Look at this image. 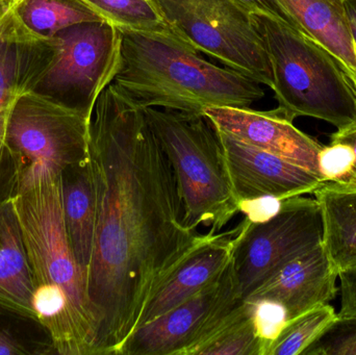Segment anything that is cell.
I'll return each instance as SVG.
<instances>
[{"instance_id":"8fae6325","label":"cell","mask_w":356,"mask_h":355,"mask_svg":"<svg viewBox=\"0 0 356 355\" xmlns=\"http://www.w3.org/2000/svg\"><path fill=\"white\" fill-rule=\"evenodd\" d=\"M58 44L56 38L44 39L25 28L12 10L0 18V200L10 199L4 133L15 100L29 92L52 64Z\"/></svg>"},{"instance_id":"7c38bea8","label":"cell","mask_w":356,"mask_h":355,"mask_svg":"<svg viewBox=\"0 0 356 355\" xmlns=\"http://www.w3.org/2000/svg\"><path fill=\"white\" fill-rule=\"evenodd\" d=\"M216 131L236 201L261 196L284 200L314 193L325 183L323 177L303 167Z\"/></svg>"},{"instance_id":"83f0119b","label":"cell","mask_w":356,"mask_h":355,"mask_svg":"<svg viewBox=\"0 0 356 355\" xmlns=\"http://www.w3.org/2000/svg\"><path fill=\"white\" fill-rule=\"evenodd\" d=\"M284 200L274 196H261L238 201V213L253 224L268 222L280 212Z\"/></svg>"},{"instance_id":"e0dca14e","label":"cell","mask_w":356,"mask_h":355,"mask_svg":"<svg viewBox=\"0 0 356 355\" xmlns=\"http://www.w3.org/2000/svg\"><path fill=\"white\" fill-rule=\"evenodd\" d=\"M60 195L67 237L77 262L87 275L96 227L95 188L89 158L60 173Z\"/></svg>"},{"instance_id":"ffe728a7","label":"cell","mask_w":356,"mask_h":355,"mask_svg":"<svg viewBox=\"0 0 356 355\" xmlns=\"http://www.w3.org/2000/svg\"><path fill=\"white\" fill-rule=\"evenodd\" d=\"M186 355H266L251 316V304L240 299Z\"/></svg>"},{"instance_id":"603a6c76","label":"cell","mask_w":356,"mask_h":355,"mask_svg":"<svg viewBox=\"0 0 356 355\" xmlns=\"http://www.w3.org/2000/svg\"><path fill=\"white\" fill-rule=\"evenodd\" d=\"M337 318L336 310L324 304L292 319L274 342L269 355H302Z\"/></svg>"},{"instance_id":"5bb4252c","label":"cell","mask_w":356,"mask_h":355,"mask_svg":"<svg viewBox=\"0 0 356 355\" xmlns=\"http://www.w3.org/2000/svg\"><path fill=\"white\" fill-rule=\"evenodd\" d=\"M234 235L236 229L223 233L209 231L150 298L138 327L158 318L217 281L232 262Z\"/></svg>"},{"instance_id":"7402d4cb","label":"cell","mask_w":356,"mask_h":355,"mask_svg":"<svg viewBox=\"0 0 356 355\" xmlns=\"http://www.w3.org/2000/svg\"><path fill=\"white\" fill-rule=\"evenodd\" d=\"M54 354L51 337L39 321L0 308V355Z\"/></svg>"},{"instance_id":"ac0fdd59","label":"cell","mask_w":356,"mask_h":355,"mask_svg":"<svg viewBox=\"0 0 356 355\" xmlns=\"http://www.w3.org/2000/svg\"><path fill=\"white\" fill-rule=\"evenodd\" d=\"M316 200L322 217V247L338 274L356 267V190L325 183Z\"/></svg>"},{"instance_id":"d6a6232c","label":"cell","mask_w":356,"mask_h":355,"mask_svg":"<svg viewBox=\"0 0 356 355\" xmlns=\"http://www.w3.org/2000/svg\"><path fill=\"white\" fill-rule=\"evenodd\" d=\"M12 3L13 1H10V0H2V1L0 2V18H1L2 15L6 13V10L10 8Z\"/></svg>"},{"instance_id":"1f68e13d","label":"cell","mask_w":356,"mask_h":355,"mask_svg":"<svg viewBox=\"0 0 356 355\" xmlns=\"http://www.w3.org/2000/svg\"><path fill=\"white\" fill-rule=\"evenodd\" d=\"M347 22L356 49V0H343Z\"/></svg>"},{"instance_id":"44dd1931","label":"cell","mask_w":356,"mask_h":355,"mask_svg":"<svg viewBox=\"0 0 356 355\" xmlns=\"http://www.w3.org/2000/svg\"><path fill=\"white\" fill-rule=\"evenodd\" d=\"M12 10L25 28L44 39L71 25L104 20L83 0H15Z\"/></svg>"},{"instance_id":"277c9868","label":"cell","mask_w":356,"mask_h":355,"mask_svg":"<svg viewBox=\"0 0 356 355\" xmlns=\"http://www.w3.org/2000/svg\"><path fill=\"white\" fill-rule=\"evenodd\" d=\"M269 56L278 110L288 120L356 123V91L340 62L309 35L265 14H251Z\"/></svg>"},{"instance_id":"cb8c5ba5","label":"cell","mask_w":356,"mask_h":355,"mask_svg":"<svg viewBox=\"0 0 356 355\" xmlns=\"http://www.w3.org/2000/svg\"><path fill=\"white\" fill-rule=\"evenodd\" d=\"M104 20L119 29L170 31L150 0H83Z\"/></svg>"},{"instance_id":"836d02e7","label":"cell","mask_w":356,"mask_h":355,"mask_svg":"<svg viewBox=\"0 0 356 355\" xmlns=\"http://www.w3.org/2000/svg\"><path fill=\"white\" fill-rule=\"evenodd\" d=\"M348 77L349 79H350L351 83H353V87H355L356 91V74H349L348 73Z\"/></svg>"},{"instance_id":"8992f818","label":"cell","mask_w":356,"mask_h":355,"mask_svg":"<svg viewBox=\"0 0 356 355\" xmlns=\"http://www.w3.org/2000/svg\"><path fill=\"white\" fill-rule=\"evenodd\" d=\"M91 117L31 92L10 108L4 133L10 197L44 173L60 174L89 158Z\"/></svg>"},{"instance_id":"4fadbf2b","label":"cell","mask_w":356,"mask_h":355,"mask_svg":"<svg viewBox=\"0 0 356 355\" xmlns=\"http://www.w3.org/2000/svg\"><path fill=\"white\" fill-rule=\"evenodd\" d=\"M203 114L218 131L322 176L319 154L323 145L299 131L278 108L263 112L251 108H209Z\"/></svg>"},{"instance_id":"9a60e30c","label":"cell","mask_w":356,"mask_h":355,"mask_svg":"<svg viewBox=\"0 0 356 355\" xmlns=\"http://www.w3.org/2000/svg\"><path fill=\"white\" fill-rule=\"evenodd\" d=\"M338 277L321 244L289 263L245 300L280 302L290 321L317 306L330 304L338 292Z\"/></svg>"},{"instance_id":"9c48e42d","label":"cell","mask_w":356,"mask_h":355,"mask_svg":"<svg viewBox=\"0 0 356 355\" xmlns=\"http://www.w3.org/2000/svg\"><path fill=\"white\" fill-rule=\"evenodd\" d=\"M321 210L313 198H286L268 222L246 219L234 235V272L243 300L277 274L284 266L322 244Z\"/></svg>"},{"instance_id":"52a82bcc","label":"cell","mask_w":356,"mask_h":355,"mask_svg":"<svg viewBox=\"0 0 356 355\" xmlns=\"http://www.w3.org/2000/svg\"><path fill=\"white\" fill-rule=\"evenodd\" d=\"M165 24L184 43L273 87L269 56L251 15L232 0H150Z\"/></svg>"},{"instance_id":"7a4b0ae2","label":"cell","mask_w":356,"mask_h":355,"mask_svg":"<svg viewBox=\"0 0 356 355\" xmlns=\"http://www.w3.org/2000/svg\"><path fill=\"white\" fill-rule=\"evenodd\" d=\"M12 199L31 266L35 318L49 333L56 354L96 355L97 322L87 275L65 229L60 174L44 173Z\"/></svg>"},{"instance_id":"5b68a950","label":"cell","mask_w":356,"mask_h":355,"mask_svg":"<svg viewBox=\"0 0 356 355\" xmlns=\"http://www.w3.org/2000/svg\"><path fill=\"white\" fill-rule=\"evenodd\" d=\"M144 113L175 171L184 223L195 231H221L238 208L213 123L204 114L159 108Z\"/></svg>"},{"instance_id":"d590c367","label":"cell","mask_w":356,"mask_h":355,"mask_svg":"<svg viewBox=\"0 0 356 355\" xmlns=\"http://www.w3.org/2000/svg\"><path fill=\"white\" fill-rule=\"evenodd\" d=\"M1 1H2V0H0V2H1Z\"/></svg>"},{"instance_id":"f546056e","label":"cell","mask_w":356,"mask_h":355,"mask_svg":"<svg viewBox=\"0 0 356 355\" xmlns=\"http://www.w3.org/2000/svg\"><path fill=\"white\" fill-rule=\"evenodd\" d=\"M341 279V311L339 316H356V267L339 274Z\"/></svg>"},{"instance_id":"3957f363","label":"cell","mask_w":356,"mask_h":355,"mask_svg":"<svg viewBox=\"0 0 356 355\" xmlns=\"http://www.w3.org/2000/svg\"><path fill=\"white\" fill-rule=\"evenodd\" d=\"M120 31L121 62L112 83L140 108L203 114L209 108H251L265 96L261 83L203 60L170 31Z\"/></svg>"},{"instance_id":"30bf717a","label":"cell","mask_w":356,"mask_h":355,"mask_svg":"<svg viewBox=\"0 0 356 355\" xmlns=\"http://www.w3.org/2000/svg\"><path fill=\"white\" fill-rule=\"evenodd\" d=\"M240 299L232 260L217 281L136 329L117 355H186Z\"/></svg>"},{"instance_id":"6da1fadb","label":"cell","mask_w":356,"mask_h":355,"mask_svg":"<svg viewBox=\"0 0 356 355\" xmlns=\"http://www.w3.org/2000/svg\"><path fill=\"white\" fill-rule=\"evenodd\" d=\"M89 160L96 227L87 286L96 355H117L150 298L207 233L184 223L175 171L144 108L113 83L92 113Z\"/></svg>"},{"instance_id":"f1b7e54d","label":"cell","mask_w":356,"mask_h":355,"mask_svg":"<svg viewBox=\"0 0 356 355\" xmlns=\"http://www.w3.org/2000/svg\"><path fill=\"white\" fill-rule=\"evenodd\" d=\"M249 14H265L286 23L301 31L296 21L289 14L280 0H232Z\"/></svg>"},{"instance_id":"d6986e66","label":"cell","mask_w":356,"mask_h":355,"mask_svg":"<svg viewBox=\"0 0 356 355\" xmlns=\"http://www.w3.org/2000/svg\"><path fill=\"white\" fill-rule=\"evenodd\" d=\"M301 31L321 44L344 67L356 74V49L343 0H280Z\"/></svg>"},{"instance_id":"484cf974","label":"cell","mask_w":356,"mask_h":355,"mask_svg":"<svg viewBox=\"0 0 356 355\" xmlns=\"http://www.w3.org/2000/svg\"><path fill=\"white\" fill-rule=\"evenodd\" d=\"M302 355H356V316H339Z\"/></svg>"},{"instance_id":"4316f807","label":"cell","mask_w":356,"mask_h":355,"mask_svg":"<svg viewBox=\"0 0 356 355\" xmlns=\"http://www.w3.org/2000/svg\"><path fill=\"white\" fill-rule=\"evenodd\" d=\"M249 302L257 337L265 346L266 355H269L274 342L288 324V313L282 304L274 300L257 299Z\"/></svg>"},{"instance_id":"4dcf8cb0","label":"cell","mask_w":356,"mask_h":355,"mask_svg":"<svg viewBox=\"0 0 356 355\" xmlns=\"http://www.w3.org/2000/svg\"><path fill=\"white\" fill-rule=\"evenodd\" d=\"M330 142H341V143L347 144L353 148L355 156L356 172V123L338 129V131L332 135V141Z\"/></svg>"},{"instance_id":"d4e9b609","label":"cell","mask_w":356,"mask_h":355,"mask_svg":"<svg viewBox=\"0 0 356 355\" xmlns=\"http://www.w3.org/2000/svg\"><path fill=\"white\" fill-rule=\"evenodd\" d=\"M319 168L327 183L356 190L355 156L353 148L341 142H330L319 154Z\"/></svg>"},{"instance_id":"ba28073f","label":"cell","mask_w":356,"mask_h":355,"mask_svg":"<svg viewBox=\"0 0 356 355\" xmlns=\"http://www.w3.org/2000/svg\"><path fill=\"white\" fill-rule=\"evenodd\" d=\"M58 53L29 92L92 117L121 62L120 29L106 20L83 22L54 35Z\"/></svg>"},{"instance_id":"e575fe53","label":"cell","mask_w":356,"mask_h":355,"mask_svg":"<svg viewBox=\"0 0 356 355\" xmlns=\"http://www.w3.org/2000/svg\"><path fill=\"white\" fill-rule=\"evenodd\" d=\"M10 1H13V2H14V1H15V0H10Z\"/></svg>"},{"instance_id":"2e32d148","label":"cell","mask_w":356,"mask_h":355,"mask_svg":"<svg viewBox=\"0 0 356 355\" xmlns=\"http://www.w3.org/2000/svg\"><path fill=\"white\" fill-rule=\"evenodd\" d=\"M33 283L13 199L0 200V308L35 319Z\"/></svg>"}]
</instances>
